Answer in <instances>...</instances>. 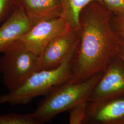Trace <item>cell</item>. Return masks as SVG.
Returning a JSON list of instances; mask_svg holds the SVG:
<instances>
[{
  "label": "cell",
  "mask_w": 124,
  "mask_h": 124,
  "mask_svg": "<svg viewBox=\"0 0 124 124\" xmlns=\"http://www.w3.org/2000/svg\"><path fill=\"white\" fill-rule=\"evenodd\" d=\"M113 15L97 1L82 10L80 39L72 58L69 82H82L102 73L117 55L120 37L112 24Z\"/></svg>",
  "instance_id": "cell-1"
},
{
  "label": "cell",
  "mask_w": 124,
  "mask_h": 124,
  "mask_svg": "<svg viewBox=\"0 0 124 124\" xmlns=\"http://www.w3.org/2000/svg\"><path fill=\"white\" fill-rule=\"evenodd\" d=\"M102 73L80 83L67 82L53 89L40 102L33 114L40 124L51 121L58 114L69 111L88 99Z\"/></svg>",
  "instance_id": "cell-2"
},
{
  "label": "cell",
  "mask_w": 124,
  "mask_h": 124,
  "mask_svg": "<svg viewBox=\"0 0 124 124\" xmlns=\"http://www.w3.org/2000/svg\"><path fill=\"white\" fill-rule=\"evenodd\" d=\"M76 49V48H75ZM75 49L56 68L36 71L19 88L0 95V105H25L40 96H46L52 90L68 82L71 73V61Z\"/></svg>",
  "instance_id": "cell-3"
},
{
  "label": "cell",
  "mask_w": 124,
  "mask_h": 124,
  "mask_svg": "<svg viewBox=\"0 0 124 124\" xmlns=\"http://www.w3.org/2000/svg\"><path fill=\"white\" fill-rule=\"evenodd\" d=\"M0 72L8 92L20 88L37 71L39 56L28 50L18 40L2 53Z\"/></svg>",
  "instance_id": "cell-4"
},
{
  "label": "cell",
  "mask_w": 124,
  "mask_h": 124,
  "mask_svg": "<svg viewBox=\"0 0 124 124\" xmlns=\"http://www.w3.org/2000/svg\"><path fill=\"white\" fill-rule=\"evenodd\" d=\"M80 39V28L70 29L49 42L39 56L37 71L59 66L75 49Z\"/></svg>",
  "instance_id": "cell-5"
},
{
  "label": "cell",
  "mask_w": 124,
  "mask_h": 124,
  "mask_svg": "<svg viewBox=\"0 0 124 124\" xmlns=\"http://www.w3.org/2000/svg\"><path fill=\"white\" fill-rule=\"evenodd\" d=\"M124 95V62L116 55L102 72L93 88L88 102H94Z\"/></svg>",
  "instance_id": "cell-6"
},
{
  "label": "cell",
  "mask_w": 124,
  "mask_h": 124,
  "mask_svg": "<svg viewBox=\"0 0 124 124\" xmlns=\"http://www.w3.org/2000/svg\"><path fill=\"white\" fill-rule=\"evenodd\" d=\"M70 29L60 17L36 24L18 40L27 49L39 56L49 42Z\"/></svg>",
  "instance_id": "cell-7"
},
{
  "label": "cell",
  "mask_w": 124,
  "mask_h": 124,
  "mask_svg": "<svg viewBox=\"0 0 124 124\" xmlns=\"http://www.w3.org/2000/svg\"><path fill=\"white\" fill-rule=\"evenodd\" d=\"M85 124H124V95L88 102Z\"/></svg>",
  "instance_id": "cell-8"
},
{
  "label": "cell",
  "mask_w": 124,
  "mask_h": 124,
  "mask_svg": "<svg viewBox=\"0 0 124 124\" xmlns=\"http://www.w3.org/2000/svg\"><path fill=\"white\" fill-rule=\"evenodd\" d=\"M32 27L20 3L0 26V53H3Z\"/></svg>",
  "instance_id": "cell-9"
},
{
  "label": "cell",
  "mask_w": 124,
  "mask_h": 124,
  "mask_svg": "<svg viewBox=\"0 0 124 124\" xmlns=\"http://www.w3.org/2000/svg\"><path fill=\"white\" fill-rule=\"evenodd\" d=\"M33 27L40 22L60 17L59 0H20Z\"/></svg>",
  "instance_id": "cell-10"
},
{
  "label": "cell",
  "mask_w": 124,
  "mask_h": 124,
  "mask_svg": "<svg viewBox=\"0 0 124 124\" xmlns=\"http://www.w3.org/2000/svg\"><path fill=\"white\" fill-rule=\"evenodd\" d=\"M59 1L61 8L60 17L73 29L80 28V14L87 5L95 1L103 4L102 0H59Z\"/></svg>",
  "instance_id": "cell-11"
},
{
  "label": "cell",
  "mask_w": 124,
  "mask_h": 124,
  "mask_svg": "<svg viewBox=\"0 0 124 124\" xmlns=\"http://www.w3.org/2000/svg\"><path fill=\"white\" fill-rule=\"evenodd\" d=\"M0 124H40L32 113L0 114Z\"/></svg>",
  "instance_id": "cell-12"
},
{
  "label": "cell",
  "mask_w": 124,
  "mask_h": 124,
  "mask_svg": "<svg viewBox=\"0 0 124 124\" xmlns=\"http://www.w3.org/2000/svg\"><path fill=\"white\" fill-rule=\"evenodd\" d=\"M88 101L82 102L71 108L70 112V124H85Z\"/></svg>",
  "instance_id": "cell-13"
},
{
  "label": "cell",
  "mask_w": 124,
  "mask_h": 124,
  "mask_svg": "<svg viewBox=\"0 0 124 124\" xmlns=\"http://www.w3.org/2000/svg\"><path fill=\"white\" fill-rule=\"evenodd\" d=\"M20 4V0H0V24Z\"/></svg>",
  "instance_id": "cell-14"
},
{
  "label": "cell",
  "mask_w": 124,
  "mask_h": 124,
  "mask_svg": "<svg viewBox=\"0 0 124 124\" xmlns=\"http://www.w3.org/2000/svg\"><path fill=\"white\" fill-rule=\"evenodd\" d=\"M107 9L115 16L124 17V0H102Z\"/></svg>",
  "instance_id": "cell-15"
},
{
  "label": "cell",
  "mask_w": 124,
  "mask_h": 124,
  "mask_svg": "<svg viewBox=\"0 0 124 124\" xmlns=\"http://www.w3.org/2000/svg\"><path fill=\"white\" fill-rule=\"evenodd\" d=\"M112 24L118 35L121 38H124V17H112Z\"/></svg>",
  "instance_id": "cell-16"
},
{
  "label": "cell",
  "mask_w": 124,
  "mask_h": 124,
  "mask_svg": "<svg viewBox=\"0 0 124 124\" xmlns=\"http://www.w3.org/2000/svg\"><path fill=\"white\" fill-rule=\"evenodd\" d=\"M117 55L124 62V38L120 37Z\"/></svg>",
  "instance_id": "cell-17"
}]
</instances>
